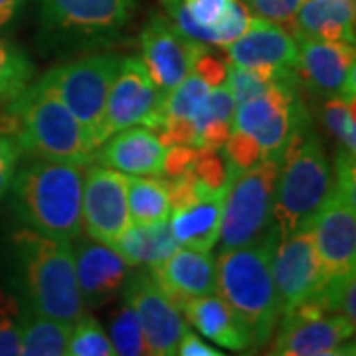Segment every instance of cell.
I'll use <instances>...</instances> for the list:
<instances>
[{"mask_svg": "<svg viewBox=\"0 0 356 356\" xmlns=\"http://www.w3.org/2000/svg\"><path fill=\"white\" fill-rule=\"evenodd\" d=\"M86 166L30 159L13 180L14 210L26 228L54 240L81 234Z\"/></svg>", "mask_w": 356, "mask_h": 356, "instance_id": "1", "label": "cell"}, {"mask_svg": "<svg viewBox=\"0 0 356 356\" xmlns=\"http://www.w3.org/2000/svg\"><path fill=\"white\" fill-rule=\"evenodd\" d=\"M13 245L18 287L30 313L67 325L86 315L70 240H54L26 228L14 236Z\"/></svg>", "mask_w": 356, "mask_h": 356, "instance_id": "2", "label": "cell"}, {"mask_svg": "<svg viewBox=\"0 0 356 356\" xmlns=\"http://www.w3.org/2000/svg\"><path fill=\"white\" fill-rule=\"evenodd\" d=\"M332 191L334 168L309 117L293 131L281 159L273 198L277 236L285 238L311 228Z\"/></svg>", "mask_w": 356, "mask_h": 356, "instance_id": "3", "label": "cell"}, {"mask_svg": "<svg viewBox=\"0 0 356 356\" xmlns=\"http://www.w3.org/2000/svg\"><path fill=\"white\" fill-rule=\"evenodd\" d=\"M20 153L30 159L62 161L88 166L95 147L74 115L38 81L18 93L6 109V127Z\"/></svg>", "mask_w": 356, "mask_h": 356, "instance_id": "4", "label": "cell"}, {"mask_svg": "<svg viewBox=\"0 0 356 356\" xmlns=\"http://www.w3.org/2000/svg\"><path fill=\"white\" fill-rule=\"evenodd\" d=\"M280 238L220 252L216 259V293L250 327L254 346L269 343L280 321V301L271 273L273 248Z\"/></svg>", "mask_w": 356, "mask_h": 356, "instance_id": "5", "label": "cell"}, {"mask_svg": "<svg viewBox=\"0 0 356 356\" xmlns=\"http://www.w3.org/2000/svg\"><path fill=\"white\" fill-rule=\"evenodd\" d=\"M280 161L264 159L234 177L222 212V252L280 238L273 224V198Z\"/></svg>", "mask_w": 356, "mask_h": 356, "instance_id": "6", "label": "cell"}, {"mask_svg": "<svg viewBox=\"0 0 356 356\" xmlns=\"http://www.w3.org/2000/svg\"><path fill=\"white\" fill-rule=\"evenodd\" d=\"M36 4L42 38L62 48L111 44L135 8L133 0H36Z\"/></svg>", "mask_w": 356, "mask_h": 356, "instance_id": "7", "label": "cell"}, {"mask_svg": "<svg viewBox=\"0 0 356 356\" xmlns=\"http://www.w3.org/2000/svg\"><path fill=\"white\" fill-rule=\"evenodd\" d=\"M119 62L121 58L115 54H93L56 65L38 79L40 86L50 89L81 123L95 149L105 143V105Z\"/></svg>", "mask_w": 356, "mask_h": 356, "instance_id": "8", "label": "cell"}, {"mask_svg": "<svg viewBox=\"0 0 356 356\" xmlns=\"http://www.w3.org/2000/svg\"><path fill=\"white\" fill-rule=\"evenodd\" d=\"M355 170L334 172V191L311 224L325 277L355 273L356 196Z\"/></svg>", "mask_w": 356, "mask_h": 356, "instance_id": "9", "label": "cell"}, {"mask_svg": "<svg viewBox=\"0 0 356 356\" xmlns=\"http://www.w3.org/2000/svg\"><path fill=\"white\" fill-rule=\"evenodd\" d=\"M163 99L165 95L154 86L140 58H121L105 105V140L135 125L156 131L163 123Z\"/></svg>", "mask_w": 356, "mask_h": 356, "instance_id": "10", "label": "cell"}, {"mask_svg": "<svg viewBox=\"0 0 356 356\" xmlns=\"http://www.w3.org/2000/svg\"><path fill=\"white\" fill-rule=\"evenodd\" d=\"M271 273L281 315L291 313L315 297L327 277L318 259L311 228L299 229L277 240L271 257Z\"/></svg>", "mask_w": 356, "mask_h": 356, "instance_id": "11", "label": "cell"}, {"mask_svg": "<svg viewBox=\"0 0 356 356\" xmlns=\"http://www.w3.org/2000/svg\"><path fill=\"white\" fill-rule=\"evenodd\" d=\"M206 48L202 42L184 36L170 18L161 14H153L140 32V62L163 95L191 76L196 58Z\"/></svg>", "mask_w": 356, "mask_h": 356, "instance_id": "12", "label": "cell"}, {"mask_svg": "<svg viewBox=\"0 0 356 356\" xmlns=\"http://www.w3.org/2000/svg\"><path fill=\"white\" fill-rule=\"evenodd\" d=\"M127 191V175L103 165L86 166L81 220L89 238L109 245L129 228Z\"/></svg>", "mask_w": 356, "mask_h": 356, "instance_id": "13", "label": "cell"}, {"mask_svg": "<svg viewBox=\"0 0 356 356\" xmlns=\"http://www.w3.org/2000/svg\"><path fill=\"white\" fill-rule=\"evenodd\" d=\"M123 299L139 317L147 356H177L180 337L188 327L182 313L159 289L149 269L127 277Z\"/></svg>", "mask_w": 356, "mask_h": 356, "instance_id": "14", "label": "cell"}, {"mask_svg": "<svg viewBox=\"0 0 356 356\" xmlns=\"http://www.w3.org/2000/svg\"><path fill=\"white\" fill-rule=\"evenodd\" d=\"M297 74L321 95H355V44L297 38Z\"/></svg>", "mask_w": 356, "mask_h": 356, "instance_id": "15", "label": "cell"}, {"mask_svg": "<svg viewBox=\"0 0 356 356\" xmlns=\"http://www.w3.org/2000/svg\"><path fill=\"white\" fill-rule=\"evenodd\" d=\"M79 238V236H77ZM76 277L83 305L97 309L117 297L125 287L129 266L111 245L93 238H79L74 248Z\"/></svg>", "mask_w": 356, "mask_h": 356, "instance_id": "16", "label": "cell"}, {"mask_svg": "<svg viewBox=\"0 0 356 356\" xmlns=\"http://www.w3.org/2000/svg\"><path fill=\"white\" fill-rule=\"evenodd\" d=\"M149 271L159 289L178 311L191 299L216 293V257L212 252L178 248Z\"/></svg>", "mask_w": 356, "mask_h": 356, "instance_id": "17", "label": "cell"}, {"mask_svg": "<svg viewBox=\"0 0 356 356\" xmlns=\"http://www.w3.org/2000/svg\"><path fill=\"white\" fill-rule=\"evenodd\" d=\"M281 317L280 331L266 356H313L346 343L355 334V323L343 315L307 318L287 313Z\"/></svg>", "mask_w": 356, "mask_h": 356, "instance_id": "18", "label": "cell"}, {"mask_svg": "<svg viewBox=\"0 0 356 356\" xmlns=\"http://www.w3.org/2000/svg\"><path fill=\"white\" fill-rule=\"evenodd\" d=\"M226 58L236 67H295L299 62L297 42L280 24L250 18L242 36L226 46Z\"/></svg>", "mask_w": 356, "mask_h": 356, "instance_id": "19", "label": "cell"}, {"mask_svg": "<svg viewBox=\"0 0 356 356\" xmlns=\"http://www.w3.org/2000/svg\"><path fill=\"white\" fill-rule=\"evenodd\" d=\"M165 151L151 129L135 125L113 133L95 151L93 163L131 177H163Z\"/></svg>", "mask_w": 356, "mask_h": 356, "instance_id": "20", "label": "cell"}, {"mask_svg": "<svg viewBox=\"0 0 356 356\" xmlns=\"http://www.w3.org/2000/svg\"><path fill=\"white\" fill-rule=\"evenodd\" d=\"M180 313L206 339L214 341L224 348L248 350L254 346L250 327L216 293L186 301L180 307Z\"/></svg>", "mask_w": 356, "mask_h": 356, "instance_id": "21", "label": "cell"}, {"mask_svg": "<svg viewBox=\"0 0 356 356\" xmlns=\"http://www.w3.org/2000/svg\"><path fill=\"white\" fill-rule=\"evenodd\" d=\"M232 180L220 191L208 192L196 202L188 204L180 210H172V214L168 218V226L180 248L210 252L216 245L220 240L224 200H226Z\"/></svg>", "mask_w": 356, "mask_h": 356, "instance_id": "22", "label": "cell"}, {"mask_svg": "<svg viewBox=\"0 0 356 356\" xmlns=\"http://www.w3.org/2000/svg\"><path fill=\"white\" fill-rule=\"evenodd\" d=\"M293 38L355 44V0H303Z\"/></svg>", "mask_w": 356, "mask_h": 356, "instance_id": "23", "label": "cell"}, {"mask_svg": "<svg viewBox=\"0 0 356 356\" xmlns=\"http://www.w3.org/2000/svg\"><path fill=\"white\" fill-rule=\"evenodd\" d=\"M109 245L123 257L127 266H145L149 269L163 264L168 255L180 248L168 222L129 224V228Z\"/></svg>", "mask_w": 356, "mask_h": 356, "instance_id": "24", "label": "cell"}, {"mask_svg": "<svg viewBox=\"0 0 356 356\" xmlns=\"http://www.w3.org/2000/svg\"><path fill=\"white\" fill-rule=\"evenodd\" d=\"M131 224H159L168 222L172 214L165 178H129L127 191Z\"/></svg>", "mask_w": 356, "mask_h": 356, "instance_id": "25", "label": "cell"}, {"mask_svg": "<svg viewBox=\"0 0 356 356\" xmlns=\"http://www.w3.org/2000/svg\"><path fill=\"white\" fill-rule=\"evenodd\" d=\"M74 325L22 313L20 356H64Z\"/></svg>", "mask_w": 356, "mask_h": 356, "instance_id": "26", "label": "cell"}, {"mask_svg": "<svg viewBox=\"0 0 356 356\" xmlns=\"http://www.w3.org/2000/svg\"><path fill=\"white\" fill-rule=\"evenodd\" d=\"M34 76V64L22 48L0 40V102H10L22 93Z\"/></svg>", "mask_w": 356, "mask_h": 356, "instance_id": "27", "label": "cell"}, {"mask_svg": "<svg viewBox=\"0 0 356 356\" xmlns=\"http://www.w3.org/2000/svg\"><path fill=\"white\" fill-rule=\"evenodd\" d=\"M355 95H332L323 103L321 121L341 145V149L356 156Z\"/></svg>", "mask_w": 356, "mask_h": 356, "instance_id": "28", "label": "cell"}, {"mask_svg": "<svg viewBox=\"0 0 356 356\" xmlns=\"http://www.w3.org/2000/svg\"><path fill=\"white\" fill-rule=\"evenodd\" d=\"M111 344L117 356H147L139 317L127 299L111 315Z\"/></svg>", "mask_w": 356, "mask_h": 356, "instance_id": "29", "label": "cell"}, {"mask_svg": "<svg viewBox=\"0 0 356 356\" xmlns=\"http://www.w3.org/2000/svg\"><path fill=\"white\" fill-rule=\"evenodd\" d=\"M283 70L285 67L273 70V67H236V65H229L226 83H228L229 91L234 95L236 107L269 91L275 86V81L280 79V74Z\"/></svg>", "mask_w": 356, "mask_h": 356, "instance_id": "30", "label": "cell"}, {"mask_svg": "<svg viewBox=\"0 0 356 356\" xmlns=\"http://www.w3.org/2000/svg\"><path fill=\"white\" fill-rule=\"evenodd\" d=\"M74 325L64 356H117L102 325L88 313Z\"/></svg>", "mask_w": 356, "mask_h": 356, "instance_id": "31", "label": "cell"}, {"mask_svg": "<svg viewBox=\"0 0 356 356\" xmlns=\"http://www.w3.org/2000/svg\"><path fill=\"white\" fill-rule=\"evenodd\" d=\"M210 91V86L204 83L198 76H186L177 88H172L163 99V109L161 115L165 117H184V119H192L198 107L202 105Z\"/></svg>", "mask_w": 356, "mask_h": 356, "instance_id": "32", "label": "cell"}, {"mask_svg": "<svg viewBox=\"0 0 356 356\" xmlns=\"http://www.w3.org/2000/svg\"><path fill=\"white\" fill-rule=\"evenodd\" d=\"M22 309L16 297L0 289V356H20Z\"/></svg>", "mask_w": 356, "mask_h": 356, "instance_id": "33", "label": "cell"}, {"mask_svg": "<svg viewBox=\"0 0 356 356\" xmlns=\"http://www.w3.org/2000/svg\"><path fill=\"white\" fill-rule=\"evenodd\" d=\"M222 151H224L228 170L236 177L243 170H250L259 161H264V154H261L257 140L252 135L242 133V131H232V135L226 140V145L222 147Z\"/></svg>", "mask_w": 356, "mask_h": 356, "instance_id": "34", "label": "cell"}, {"mask_svg": "<svg viewBox=\"0 0 356 356\" xmlns=\"http://www.w3.org/2000/svg\"><path fill=\"white\" fill-rule=\"evenodd\" d=\"M236 0H182L192 22L208 34L210 46H216V26L224 20Z\"/></svg>", "mask_w": 356, "mask_h": 356, "instance_id": "35", "label": "cell"}, {"mask_svg": "<svg viewBox=\"0 0 356 356\" xmlns=\"http://www.w3.org/2000/svg\"><path fill=\"white\" fill-rule=\"evenodd\" d=\"M192 172H194L198 182H202L204 186H208L212 191L226 186L229 180L236 177L228 170L224 154H220V151H210V149H198L196 151Z\"/></svg>", "mask_w": 356, "mask_h": 356, "instance_id": "36", "label": "cell"}, {"mask_svg": "<svg viewBox=\"0 0 356 356\" xmlns=\"http://www.w3.org/2000/svg\"><path fill=\"white\" fill-rule=\"evenodd\" d=\"M228 67L229 62L226 58H222L220 51L206 50L196 58V62L192 65V74L198 76L202 79L204 83H208L210 88H216V86H222L228 77Z\"/></svg>", "mask_w": 356, "mask_h": 356, "instance_id": "37", "label": "cell"}, {"mask_svg": "<svg viewBox=\"0 0 356 356\" xmlns=\"http://www.w3.org/2000/svg\"><path fill=\"white\" fill-rule=\"evenodd\" d=\"M250 10L243 6L240 0H236L232 4L228 14L224 16V20L216 26V46L218 48H226L234 40H238L245 32V28L250 24Z\"/></svg>", "mask_w": 356, "mask_h": 356, "instance_id": "38", "label": "cell"}, {"mask_svg": "<svg viewBox=\"0 0 356 356\" xmlns=\"http://www.w3.org/2000/svg\"><path fill=\"white\" fill-rule=\"evenodd\" d=\"M20 147L10 133L4 129L0 131V198L8 194L13 186L14 175L18 170V161H20Z\"/></svg>", "mask_w": 356, "mask_h": 356, "instance_id": "39", "label": "cell"}, {"mask_svg": "<svg viewBox=\"0 0 356 356\" xmlns=\"http://www.w3.org/2000/svg\"><path fill=\"white\" fill-rule=\"evenodd\" d=\"M245 2H248V10H252L255 18L275 22L291 36L295 34V16L289 13L283 0H245Z\"/></svg>", "mask_w": 356, "mask_h": 356, "instance_id": "40", "label": "cell"}, {"mask_svg": "<svg viewBox=\"0 0 356 356\" xmlns=\"http://www.w3.org/2000/svg\"><path fill=\"white\" fill-rule=\"evenodd\" d=\"M196 147H168L165 151L163 159V177L165 180L168 178H177L184 175L186 170H191L196 159Z\"/></svg>", "mask_w": 356, "mask_h": 356, "instance_id": "41", "label": "cell"}, {"mask_svg": "<svg viewBox=\"0 0 356 356\" xmlns=\"http://www.w3.org/2000/svg\"><path fill=\"white\" fill-rule=\"evenodd\" d=\"M177 356H228L224 353H220L216 348L208 346V344L200 341V337H196L194 332L188 329L182 332L180 343H178Z\"/></svg>", "mask_w": 356, "mask_h": 356, "instance_id": "42", "label": "cell"}, {"mask_svg": "<svg viewBox=\"0 0 356 356\" xmlns=\"http://www.w3.org/2000/svg\"><path fill=\"white\" fill-rule=\"evenodd\" d=\"M26 0H0V30L13 22L14 18L24 8Z\"/></svg>", "mask_w": 356, "mask_h": 356, "instance_id": "43", "label": "cell"}, {"mask_svg": "<svg viewBox=\"0 0 356 356\" xmlns=\"http://www.w3.org/2000/svg\"><path fill=\"white\" fill-rule=\"evenodd\" d=\"M313 356H355V343H344L334 346L331 350H323Z\"/></svg>", "mask_w": 356, "mask_h": 356, "instance_id": "44", "label": "cell"}, {"mask_svg": "<svg viewBox=\"0 0 356 356\" xmlns=\"http://www.w3.org/2000/svg\"><path fill=\"white\" fill-rule=\"evenodd\" d=\"M283 2H285V6L289 8V13H291L293 16H295V13L299 10V6L303 4V0H283Z\"/></svg>", "mask_w": 356, "mask_h": 356, "instance_id": "45", "label": "cell"}, {"mask_svg": "<svg viewBox=\"0 0 356 356\" xmlns=\"http://www.w3.org/2000/svg\"><path fill=\"white\" fill-rule=\"evenodd\" d=\"M0 131H2V127H0Z\"/></svg>", "mask_w": 356, "mask_h": 356, "instance_id": "46", "label": "cell"}]
</instances>
